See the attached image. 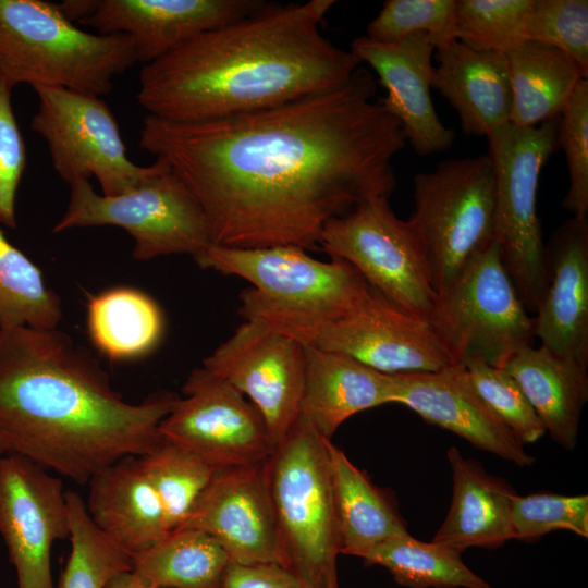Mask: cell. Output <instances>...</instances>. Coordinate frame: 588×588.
I'll return each mask as SVG.
<instances>
[{"instance_id": "43", "label": "cell", "mask_w": 588, "mask_h": 588, "mask_svg": "<svg viewBox=\"0 0 588 588\" xmlns=\"http://www.w3.org/2000/svg\"><path fill=\"white\" fill-rule=\"evenodd\" d=\"M99 0H66L58 3L62 14L71 22H83L97 9Z\"/></svg>"}, {"instance_id": "35", "label": "cell", "mask_w": 588, "mask_h": 588, "mask_svg": "<svg viewBox=\"0 0 588 588\" xmlns=\"http://www.w3.org/2000/svg\"><path fill=\"white\" fill-rule=\"evenodd\" d=\"M534 0H455L454 37L479 51L506 53L527 41Z\"/></svg>"}, {"instance_id": "28", "label": "cell", "mask_w": 588, "mask_h": 588, "mask_svg": "<svg viewBox=\"0 0 588 588\" xmlns=\"http://www.w3.org/2000/svg\"><path fill=\"white\" fill-rule=\"evenodd\" d=\"M505 56L512 93L510 124L517 127L558 119L587 78L569 57L542 44L526 41Z\"/></svg>"}, {"instance_id": "29", "label": "cell", "mask_w": 588, "mask_h": 588, "mask_svg": "<svg viewBox=\"0 0 588 588\" xmlns=\"http://www.w3.org/2000/svg\"><path fill=\"white\" fill-rule=\"evenodd\" d=\"M87 329L96 348L111 360H132L151 352L163 332L159 305L146 293L117 286L89 297Z\"/></svg>"}, {"instance_id": "21", "label": "cell", "mask_w": 588, "mask_h": 588, "mask_svg": "<svg viewBox=\"0 0 588 588\" xmlns=\"http://www.w3.org/2000/svg\"><path fill=\"white\" fill-rule=\"evenodd\" d=\"M548 284L534 336L554 355L588 369V217L564 221L546 246Z\"/></svg>"}, {"instance_id": "40", "label": "cell", "mask_w": 588, "mask_h": 588, "mask_svg": "<svg viewBox=\"0 0 588 588\" xmlns=\"http://www.w3.org/2000/svg\"><path fill=\"white\" fill-rule=\"evenodd\" d=\"M556 144L563 149L569 187L563 208L576 218L588 217V81L576 87L558 119Z\"/></svg>"}, {"instance_id": "32", "label": "cell", "mask_w": 588, "mask_h": 588, "mask_svg": "<svg viewBox=\"0 0 588 588\" xmlns=\"http://www.w3.org/2000/svg\"><path fill=\"white\" fill-rule=\"evenodd\" d=\"M61 318L59 295L46 283L39 267L0 229V329H54Z\"/></svg>"}, {"instance_id": "23", "label": "cell", "mask_w": 588, "mask_h": 588, "mask_svg": "<svg viewBox=\"0 0 588 588\" xmlns=\"http://www.w3.org/2000/svg\"><path fill=\"white\" fill-rule=\"evenodd\" d=\"M86 510L95 526L132 556L169 531L162 503L138 456L123 457L88 481Z\"/></svg>"}, {"instance_id": "9", "label": "cell", "mask_w": 588, "mask_h": 588, "mask_svg": "<svg viewBox=\"0 0 588 588\" xmlns=\"http://www.w3.org/2000/svg\"><path fill=\"white\" fill-rule=\"evenodd\" d=\"M200 268L248 281L241 293L243 318L274 314L317 316L348 308L371 287L346 261H320L295 246L231 248L212 244L196 256Z\"/></svg>"}, {"instance_id": "44", "label": "cell", "mask_w": 588, "mask_h": 588, "mask_svg": "<svg viewBox=\"0 0 588 588\" xmlns=\"http://www.w3.org/2000/svg\"><path fill=\"white\" fill-rule=\"evenodd\" d=\"M105 588H150L135 573L122 572L113 576Z\"/></svg>"}, {"instance_id": "11", "label": "cell", "mask_w": 588, "mask_h": 588, "mask_svg": "<svg viewBox=\"0 0 588 588\" xmlns=\"http://www.w3.org/2000/svg\"><path fill=\"white\" fill-rule=\"evenodd\" d=\"M303 345L341 353L388 375L451 366L428 322L371 291L355 305L318 316L259 320Z\"/></svg>"}, {"instance_id": "38", "label": "cell", "mask_w": 588, "mask_h": 588, "mask_svg": "<svg viewBox=\"0 0 588 588\" xmlns=\"http://www.w3.org/2000/svg\"><path fill=\"white\" fill-rule=\"evenodd\" d=\"M454 8L455 0H388L368 24L366 37L392 42L424 33L437 48L455 39Z\"/></svg>"}, {"instance_id": "34", "label": "cell", "mask_w": 588, "mask_h": 588, "mask_svg": "<svg viewBox=\"0 0 588 588\" xmlns=\"http://www.w3.org/2000/svg\"><path fill=\"white\" fill-rule=\"evenodd\" d=\"M65 497L71 553L58 588H105L117 574L132 571V558L95 526L78 492L68 490Z\"/></svg>"}, {"instance_id": "1", "label": "cell", "mask_w": 588, "mask_h": 588, "mask_svg": "<svg viewBox=\"0 0 588 588\" xmlns=\"http://www.w3.org/2000/svg\"><path fill=\"white\" fill-rule=\"evenodd\" d=\"M358 66L342 87L203 122L147 114L139 147L164 160L204 209L216 245L319 249L324 225L392 194L406 139Z\"/></svg>"}, {"instance_id": "4", "label": "cell", "mask_w": 588, "mask_h": 588, "mask_svg": "<svg viewBox=\"0 0 588 588\" xmlns=\"http://www.w3.org/2000/svg\"><path fill=\"white\" fill-rule=\"evenodd\" d=\"M137 61L125 34H94L57 3L0 0V75L11 85L62 87L96 96Z\"/></svg>"}, {"instance_id": "25", "label": "cell", "mask_w": 588, "mask_h": 588, "mask_svg": "<svg viewBox=\"0 0 588 588\" xmlns=\"http://www.w3.org/2000/svg\"><path fill=\"white\" fill-rule=\"evenodd\" d=\"M452 499L432 541L464 552L468 548L494 549L513 539L511 504L515 490L489 474L481 463L450 446Z\"/></svg>"}, {"instance_id": "31", "label": "cell", "mask_w": 588, "mask_h": 588, "mask_svg": "<svg viewBox=\"0 0 588 588\" xmlns=\"http://www.w3.org/2000/svg\"><path fill=\"white\" fill-rule=\"evenodd\" d=\"M444 543L420 541L409 532L379 543L360 554L366 565L387 568L406 588H492Z\"/></svg>"}, {"instance_id": "26", "label": "cell", "mask_w": 588, "mask_h": 588, "mask_svg": "<svg viewBox=\"0 0 588 588\" xmlns=\"http://www.w3.org/2000/svg\"><path fill=\"white\" fill-rule=\"evenodd\" d=\"M502 369L517 381L546 433L563 449L574 450L588 400V369L541 345L519 350Z\"/></svg>"}, {"instance_id": "20", "label": "cell", "mask_w": 588, "mask_h": 588, "mask_svg": "<svg viewBox=\"0 0 588 588\" xmlns=\"http://www.w3.org/2000/svg\"><path fill=\"white\" fill-rule=\"evenodd\" d=\"M266 3L254 0H99L81 22L98 34H125L137 61L154 62L207 30L248 16Z\"/></svg>"}, {"instance_id": "14", "label": "cell", "mask_w": 588, "mask_h": 588, "mask_svg": "<svg viewBox=\"0 0 588 588\" xmlns=\"http://www.w3.org/2000/svg\"><path fill=\"white\" fill-rule=\"evenodd\" d=\"M159 432L212 468L266 461L275 444L258 409L229 382L206 368L187 377Z\"/></svg>"}, {"instance_id": "6", "label": "cell", "mask_w": 588, "mask_h": 588, "mask_svg": "<svg viewBox=\"0 0 588 588\" xmlns=\"http://www.w3.org/2000/svg\"><path fill=\"white\" fill-rule=\"evenodd\" d=\"M495 185L488 155L448 159L414 179L407 219L437 294L493 241Z\"/></svg>"}, {"instance_id": "30", "label": "cell", "mask_w": 588, "mask_h": 588, "mask_svg": "<svg viewBox=\"0 0 588 588\" xmlns=\"http://www.w3.org/2000/svg\"><path fill=\"white\" fill-rule=\"evenodd\" d=\"M224 549L195 528H179L132 556V572L150 588H225Z\"/></svg>"}, {"instance_id": "37", "label": "cell", "mask_w": 588, "mask_h": 588, "mask_svg": "<svg viewBox=\"0 0 588 588\" xmlns=\"http://www.w3.org/2000/svg\"><path fill=\"white\" fill-rule=\"evenodd\" d=\"M513 539L534 542L555 530L588 538V495L537 492L515 494L511 504Z\"/></svg>"}, {"instance_id": "24", "label": "cell", "mask_w": 588, "mask_h": 588, "mask_svg": "<svg viewBox=\"0 0 588 588\" xmlns=\"http://www.w3.org/2000/svg\"><path fill=\"white\" fill-rule=\"evenodd\" d=\"M299 416L331 440L353 415L392 403L393 376L335 352L304 345Z\"/></svg>"}, {"instance_id": "27", "label": "cell", "mask_w": 588, "mask_h": 588, "mask_svg": "<svg viewBox=\"0 0 588 588\" xmlns=\"http://www.w3.org/2000/svg\"><path fill=\"white\" fill-rule=\"evenodd\" d=\"M328 465L340 554L360 556L381 542L407 532L405 520L377 488L331 440Z\"/></svg>"}, {"instance_id": "39", "label": "cell", "mask_w": 588, "mask_h": 588, "mask_svg": "<svg viewBox=\"0 0 588 588\" xmlns=\"http://www.w3.org/2000/svg\"><path fill=\"white\" fill-rule=\"evenodd\" d=\"M527 41L559 49L588 75V1L534 0Z\"/></svg>"}, {"instance_id": "2", "label": "cell", "mask_w": 588, "mask_h": 588, "mask_svg": "<svg viewBox=\"0 0 588 588\" xmlns=\"http://www.w3.org/2000/svg\"><path fill=\"white\" fill-rule=\"evenodd\" d=\"M176 399L126 402L98 359L58 328L0 329V432L10 453L76 483L150 451Z\"/></svg>"}, {"instance_id": "18", "label": "cell", "mask_w": 588, "mask_h": 588, "mask_svg": "<svg viewBox=\"0 0 588 588\" xmlns=\"http://www.w3.org/2000/svg\"><path fill=\"white\" fill-rule=\"evenodd\" d=\"M436 46L427 34L416 33L392 42L366 36L355 38L350 51L377 74L387 96L382 107L402 126L416 154L429 156L450 148L454 132L436 111L430 89Z\"/></svg>"}, {"instance_id": "13", "label": "cell", "mask_w": 588, "mask_h": 588, "mask_svg": "<svg viewBox=\"0 0 588 588\" xmlns=\"http://www.w3.org/2000/svg\"><path fill=\"white\" fill-rule=\"evenodd\" d=\"M319 249L350 264L388 301L427 319L437 297L417 236L387 197L367 199L323 228Z\"/></svg>"}, {"instance_id": "42", "label": "cell", "mask_w": 588, "mask_h": 588, "mask_svg": "<svg viewBox=\"0 0 588 588\" xmlns=\"http://www.w3.org/2000/svg\"><path fill=\"white\" fill-rule=\"evenodd\" d=\"M225 588H314L289 569L275 564H231Z\"/></svg>"}, {"instance_id": "22", "label": "cell", "mask_w": 588, "mask_h": 588, "mask_svg": "<svg viewBox=\"0 0 588 588\" xmlns=\"http://www.w3.org/2000/svg\"><path fill=\"white\" fill-rule=\"evenodd\" d=\"M431 88L456 111L466 134L489 137L510 124L512 93L505 53L452 39L434 50Z\"/></svg>"}, {"instance_id": "3", "label": "cell", "mask_w": 588, "mask_h": 588, "mask_svg": "<svg viewBox=\"0 0 588 588\" xmlns=\"http://www.w3.org/2000/svg\"><path fill=\"white\" fill-rule=\"evenodd\" d=\"M333 0L265 4L144 64L137 100L149 115L203 122L335 90L360 66L320 32Z\"/></svg>"}, {"instance_id": "33", "label": "cell", "mask_w": 588, "mask_h": 588, "mask_svg": "<svg viewBox=\"0 0 588 588\" xmlns=\"http://www.w3.org/2000/svg\"><path fill=\"white\" fill-rule=\"evenodd\" d=\"M138 458L162 503L169 531L182 528L216 469L162 438Z\"/></svg>"}, {"instance_id": "17", "label": "cell", "mask_w": 588, "mask_h": 588, "mask_svg": "<svg viewBox=\"0 0 588 588\" xmlns=\"http://www.w3.org/2000/svg\"><path fill=\"white\" fill-rule=\"evenodd\" d=\"M182 528H195L212 537L231 564L283 567L265 461L217 469Z\"/></svg>"}, {"instance_id": "7", "label": "cell", "mask_w": 588, "mask_h": 588, "mask_svg": "<svg viewBox=\"0 0 588 588\" xmlns=\"http://www.w3.org/2000/svg\"><path fill=\"white\" fill-rule=\"evenodd\" d=\"M558 119L534 127L509 124L487 137L495 185L493 240L522 303L531 311L548 284L537 191L541 170L558 145Z\"/></svg>"}, {"instance_id": "5", "label": "cell", "mask_w": 588, "mask_h": 588, "mask_svg": "<svg viewBox=\"0 0 588 588\" xmlns=\"http://www.w3.org/2000/svg\"><path fill=\"white\" fill-rule=\"evenodd\" d=\"M327 440L298 417L265 461L283 567L314 588H340Z\"/></svg>"}, {"instance_id": "8", "label": "cell", "mask_w": 588, "mask_h": 588, "mask_svg": "<svg viewBox=\"0 0 588 588\" xmlns=\"http://www.w3.org/2000/svg\"><path fill=\"white\" fill-rule=\"evenodd\" d=\"M426 321L452 365L479 359L503 368L535 338L532 318L504 269L494 240L437 294Z\"/></svg>"}, {"instance_id": "10", "label": "cell", "mask_w": 588, "mask_h": 588, "mask_svg": "<svg viewBox=\"0 0 588 588\" xmlns=\"http://www.w3.org/2000/svg\"><path fill=\"white\" fill-rule=\"evenodd\" d=\"M113 225L134 240L137 260L173 254L193 258L213 244L208 219L183 180L168 167L139 186L115 196L99 194L89 180L70 184V199L54 233Z\"/></svg>"}, {"instance_id": "41", "label": "cell", "mask_w": 588, "mask_h": 588, "mask_svg": "<svg viewBox=\"0 0 588 588\" xmlns=\"http://www.w3.org/2000/svg\"><path fill=\"white\" fill-rule=\"evenodd\" d=\"M11 85L0 75V224L15 228V199L25 164L26 150L12 101Z\"/></svg>"}, {"instance_id": "15", "label": "cell", "mask_w": 588, "mask_h": 588, "mask_svg": "<svg viewBox=\"0 0 588 588\" xmlns=\"http://www.w3.org/2000/svg\"><path fill=\"white\" fill-rule=\"evenodd\" d=\"M203 367L250 400L275 445L297 420L305 377V348L298 341L245 320Z\"/></svg>"}, {"instance_id": "36", "label": "cell", "mask_w": 588, "mask_h": 588, "mask_svg": "<svg viewBox=\"0 0 588 588\" xmlns=\"http://www.w3.org/2000/svg\"><path fill=\"white\" fill-rule=\"evenodd\" d=\"M463 366L477 395L523 444L534 443L546 433L522 388L507 371L479 359Z\"/></svg>"}, {"instance_id": "16", "label": "cell", "mask_w": 588, "mask_h": 588, "mask_svg": "<svg viewBox=\"0 0 588 588\" xmlns=\"http://www.w3.org/2000/svg\"><path fill=\"white\" fill-rule=\"evenodd\" d=\"M0 535L19 588H54L51 548L70 539V514L60 478L16 453L0 461Z\"/></svg>"}, {"instance_id": "45", "label": "cell", "mask_w": 588, "mask_h": 588, "mask_svg": "<svg viewBox=\"0 0 588 588\" xmlns=\"http://www.w3.org/2000/svg\"><path fill=\"white\" fill-rule=\"evenodd\" d=\"M8 453H10L9 446L7 444L5 439L0 432V461L3 456H5Z\"/></svg>"}, {"instance_id": "19", "label": "cell", "mask_w": 588, "mask_h": 588, "mask_svg": "<svg viewBox=\"0 0 588 588\" xmlns=\"http://www.w3.org/2000/svg\"><path fill=\"white\" fill-rule=\"evenodd\" d=\"M392 376V403L407 406L425 421L504 461L522 467L534 464L535 457L477 395L464 366Z\"/></svg>"}, {"instance_id": "12", "label": "cell", "mask_w": 588, "mask_h": 588, "mask_svg": "<svg viewBox=\"0 0 588 588\" xmlns=\"http://www.w3.org/2000/svg\"><path fill=\"white\" fill-rule=\"evenodd\" d=\"M34 90L38 109L30 127L45 139L56 172L69 185L93 176L101 194L115 196L168 167L160 158L143 167L127 157L115 117L99 96L52 86Z\"/></svg>"}]
</instances>
